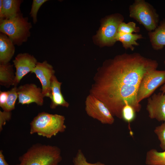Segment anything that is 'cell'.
I'll list each match as a JSON object with an SVG mask.
<instances>
[{"label":"cell","instance_id":"1","mask_svg":"<svg viewBox=\"0 0 165 165\" xmlns=\"http://www.w3.org/2000/svg\"><path fill=\"white\" fill-rule=\"evenodd\" d=\"M157 61L137 53H124L108 61L94 77L90 94L103 102L113 116L122 119L126 105L139 112L141 106L137 100L143 77L156 69Z\"/></svg>","mask_w":165,"mask_h":165},{"label":"cell","instance_id":"8","mask_svg":"<svg viewBox=\"0 0 165 165\" xmlns=\"http://www.w3.org/2000/svg\"><path fill=\"white\" fill-rule=\"evenodd\" d=\"M123 20V17L120 15H112L107 18L98 33V38L100 42L105 45L114 44L116 41L119 26Z\"/></svg>","mask_w":165,"mask_h":165},{"label":"cell","instance_id":"24","mask_svg":"<svg viewBox=\"0 0 165 165\" xmlns=\"http://www.w3.org/2000/svg\"><path fill=\"white\" fill-rule=\"evenodd\" d=\"M154 132L160 141V146L163 151L165 150V122L156 127Z\"/></svg>","mask_w":165,"mask_h":165},{"label":"cell","instance_id":"29","mask_svg":"<svg viewBox=\"0 0 165 165\" xmlns=\"http://www.w3.org/2000/svg\"><path fill=\"white\" fill-rule=\"evenodd\" d=\"M164 64L165 65V59L164 61ZM160 90L161 91V92L163 93H165V83L160 88Z\"/></svg>","mask_w":165,"mask_h":165},{"label":"cell","instance_id":"16","mask_svg":"<svg viewBox=\"0 0 165 165\" xmlns=\"http://www.w3.org/2000/svg\"><path fill=\"white\" fill-rule=\"evenodd\" d=\"M148 35L152 48L156 50L162 49L165 46V20L155 30L148 32Z\"/></svg>","mask_w":165,"mask_h":165},{"label":"cell","instance_id":"15","mask_svg":"<svg viewBox=\"0 0 165 165\" xmlns=\"http://www.w3.org/2000/svg\"><path fill=\"white\" fill-rule=\"evenodd\" d=\"M14 44L5 34H0V64L9 63L14 55Z\"/></svg>","mask_w":165,"mask_h":165},{"label":"cell","instance_id":"21","mask_svg":"<svg viewBox=\"0 0 165 165\" xmlns=\"http://www.w3.org/2000/svg\"><path fill=\"white\" fill-rule=\"evenodd\" d=\"M140 31L139 27L136 26L135 22L131 21L126 23L123 22L119 26L118 32L125 34H131L133 32L137 33Z\"/></svg>","mask_w":165,"mask_h":165},{"label":"cell","instance_id":"18","mask_svg":"<svg viewBox=\"0 0 165 165\" xmlns=\"http://www.w3.org/2000/svg\"><path fill=\"white\" fill-rule=\"evenodd\" d=\"M142 35L138 33L125 34L118 32L116 36V41L121 42L123 47L125 49H130L133 51V46H138L139 44L137 42L138 39L143 38Z\"/></svg>","mask_w":165,"mask_h":165},{"label":"cell","instance_id":"28","mask_svg":"<svg viewBox=\"0 0 165 165\" xmlns=\"http://www.w3.org/2000/svg\"><path fill=\"white\" fill-rule=\"evenodd\" d=\"M0 165H9L6 160L2 150L0 151Z\"/></svg>","mask_w":165,"mask_h":165},{"label":"cell","instance_id":"11","mask_svg":"<svg viewBox=\"0 0 165 165\" xmlns=\"http://www.w3.org/2000/svg\"><path fill=\"white\" fill-rule=\"evenodd\" d=\"M55 72L52 66L46 60L42 62H38L31 72L34 73L39 80L42 85V93L45 97H49L51 79Z\"/></svg>","mask_w":165,"mask_h":165},{"label":"cell","instance_id":"13","mask_svg":"<svg viewBox=\"0 0 165 165\" xmlns=\"http://www.w3.org/2000/svg\"><path fill=\"white\" fill-rule=\"evenodd\" d=\"M62 82L58 81L55 75L52 77L51 81L50 93L49 98L51 100L50 105L52 109L58 106L68 108L69 104L64 99L61 91Z\"/></svg>","mask_w":165,"mask_h":165},{"label":"cell","instance_id":"3","mask_svg":"<svg viewBox=\"0 0 165 165\" xmlns=\"http://www.w3.org/2000/svg\"><path fill=\"white\" fill-rule=\"evenodd\" d=\"M65 120V117L62 115L45 112H40L30 123V134L36 133L39 136L50 138L59 133L65 131L66 127Z\"/></svg>","mask_w":165,"mask_h":165},{"label":"cell","instance_id":"23","mask_svg":"<svg viewBox=\"0 0 165 165\" xmlns=\"http://www.w3.org/2000/svg\"><path fill=\"white\" fill-rule=\"evenodd\" d=\"M136 112L130 105H127L123 108L122 111V119L130 123L133 121L135 117Z\"/></svg>","mask_w":165,"mask_h":165},{"label":"cell","instance_id":"20","mask_svg":"<svg viewBox=\"0 0 165 165\" xmlns=\"http://www.w3.org/2000/svg\"><path fill=\"white\" fill-rule=\"evenodd\" d=\"M16 86H14L8 91V94L5 105L2 109L3 111L11 112L15 108L16 101L18 98Z\"/></svg>","mask_w":165,"mask_h":165},{"label":"cell","instance_id":"27","mask_svg":"<svg viewBox=\"0 0 165 165\" xmlns=\"http://www.w3.org/2000/svg\"><path fill=\"white\" fill-rule=\"evenodd\" d=\"M8 94V91L0 92V106L3 109L6 103Z\"/></svg>","mask_w":165,"mask_h":165},{"label":"cell","instance_id":"22","mask_svg":"<svg viewBox=\"0 0 165 165\" xmlns=\"http://www.w3.org/2000/svg\"><path fill=\"white\" fill-rule=\"evenodd\" d=\"M73 162L74 165H105L104 163L100 162L94 163H89L80 149L78 150L75 156L73 159Z\"/></svg>","mask_w":165,"mask_h":165},{"label":"cell","instance_id":"12","mask_svg":"<svg viewBox=\"0 0 165 165\" xmlns=\"http://www.w3.org/2000/svg\"><path fill=\"white\" fill-rule=\"evenodd\" d=\"M146 109L151 119L165 122V93L154 94L148 99Z\"/></svg>","mask_w":165,"mask_h":165},{"label":"cell","instance_id":"9","mask_svg":"<svg viewBox=\"0 0 165 165\" xmlns=\"http://www.w3.org/2000/svg\"><path fill=\"white\" fill-rule=\"evenodd\" d=\"M19 104L29 105L32 103L42 106L45 97L42 89L34 83L26 84L17 88Z\"/></svg>","mask_w":165,"mask_h":165},{"label":"cell","instance_id":"2","mask_svg":"<svg viewBox=\"0 0 165 165\" xmlns=\"http://www.w3.org/2000/svg\"><path fill=\"white\" fill-rule=\"evenodd\" d=\"M62 160L57 146L36 143L19 157L20 163L16 165H57Z\"/></svg>","mask_w":165,"mask_h":165},{"label":"cell","instance_id":"14","mask_svg":"<svg viewBox=\"0 0 165 165\" xmlns=\"http://www.w3.org/2000/svg\"><path fill=\"white\" fill-rule=\"evenodd\" d=\"M21 0H0V20L9 19L21 13Z\"/></svg>","mask_w":165,"mask_h":165},{"label":"cell","instance_id":"5","mask_svg":"<svg viewBox=\"0 0 165 165\" xmlns=\"http://www.w3.org/2000/svg\"><path fill=\"white\" fill-rule=\"evenodd\" d=\"M129 10V16L142 25L148 32L153 31L158 25V14L154 7L145 0H134Z\"/></svg>","mask_w":165,"mask_h":165},{"label":"cell","instance_id":"7","mask_svg":"<svg viewBox=\"0 0 165 165\" xmlns=\"http://www.w3.org/2000/svg\"><path fill=\"white\" fill-rule=\"evenodd\" d=\"M85 110L88 116L103 124L112 125L114 122V116L105 104L90 94L85 101Z\"/></svg>","mask_w":165,"mask_h":165},{"label":"cell","instance_id":"19","mask_svg":"<svg viewBox=\"0 0 165 165\" xmlns=\"http://www.w3.org/2000/svg\"><path fill=\"white\" fill-rule=\"evenodd\" d=\"M145 163L147 165H165V150L159 152L151 149L146 154Z\"/></svg>","mask_w":165,"mask_h":165},{"label":"cell","instance_id":"30","mask_svg":"<svg viewBox=\"0 0 165 165\" xmlns=\"http://www.w3.org/2000/svg\"><path fill=\"white\" fill-rule=\"evenodd\" d=\"M59 165L58 164V165Z\"/></svg>","mask_w":165,"mask_h":165},{"label":"cell","instance_id":"6","mask_svg":"<svg viewBox=\"0 0 165 165\" xmlns=\"http://www.w3.org/2000/svg\"><path fill=\"white\" fill-rule=\"evenodd\" d=\"M165 83V70L151 71L142 79L137 95L138 101L149 97L159 87Z\"/></svg>","mask_w":165,"mask_h":165},{"label":"cell","instance_id":"26","mask_svg":"<svg viewBox=\"0 0 165 165\" xmlns=\"http://www.w3.org/2000/svg\"><path fill=\"white\" fill-rule=\"evenodd\" d=\"M11 112L0 111V131L2 130V127L4 125L6 121L10 120L11 118Z\"/></svg>","mask_w":165,"mask_h":165},{"label":"cell","instance_id":"17","mask_svg":"<svg viewBox=\"0 0 165 165\" xmlns=\"http://www.w3.org/2000/svg\"><path fill=\"white\" fill-rule=\"evenodd\" d=\"M15 77L13 65L9 63L0 64V84L6 87L14 86Z\"/></svg>","mask_w":165,"mask_h":165},{"label":"cell","instance_id":"25","mask_svg":"<svg viewBox=\"0 0 165 165\" xmlns=\"http://www.w3.org/2000/svg\"><path fill=\"white\" fill-rule=\"evenodd\" d=\"M47 0H33L30 14L32 18L33 22L35 24L37 22V14L38 11L41 6Z\"/></svg>","mask_w":165,"mask_h":165},{"label":"cell","instance_id":"10","mask_svg":"<svg viewBox=\"0 0 165 165\" xmlns=\"http://www.w3.org/2000/svg\"><path fill=\"white\" fill-rule=\"evenodd\" d=\"M13 61L16 69L14 86H16L24 76L31 72L38 61L34 56L28 53H19Z\"/></svg>","mask_w":165,"mask_h":165},{"label":"cell","instance_id":"4","mask_svg":"<svg viewBox=\"0 0 165 165\" xmlns=\"http://www.w3.org/2000/svg\"><path fill=\"white\" fill-rule=\"evenodd\" d=\"M31 24L20 13L9 19L0 20L1 33L6 35L14 45L20 46L31 36Z\"/></svg>","mask_w":165,"mask_h":165}]
</instances>
